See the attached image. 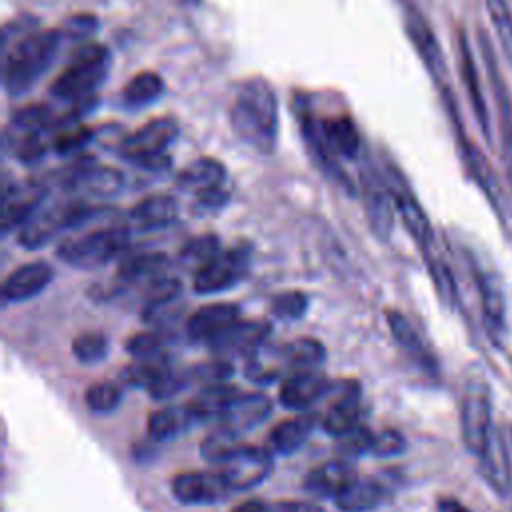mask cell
<instances>
[{
	"label": "cell",
	"mask_w": 512,
	"mask_h": 512,
	"mask_svg": "<svg viewBox=\"0 0 512 512\" xmlns=\"http://www.w3.org/2000/svg\"><path fill=\"white\" fill-rule=\"evenodd\" d=\"M234 136L260 154H272L278 142V98L264 78L244 80L230 102Z\"/></svg>",
	"instance_id": "1"
},
{
	"label": "cell",
	"mask_w": 512,
	"mask_h": 512,
	"mask_svg": "<svg viewBox=\"0 0 512 512\" xmlns=\"http://www.w3.org/2000/svg\"><path fill=\"white\" fill-rule=\"evenodd\" d=\"M62 44V32H30L12 46L4 48L2 80L10 98L24 96L52 66Z\"/></svg>",
	"instance_id": "2"
},
{
	"label": "cell",
	"mask_w": 512,
	"mask_h": 512,
	"mask_svg": "<svg viewBox=\"0 0 512 512\" xmlns=\"http://www.w3.org/2000/svg\"><path fill=\"white\" fill-rule=\"evenodd\" d=\"M130 246V228L128 226H108L86 232L76 238L64 240L56 256L72 268L94 270L110 260L124 254Z\"/></svg>",
	"instance_id": "3"
},
{
	"label": "cell",
	"mask_w": 512,
	"mask_h": 512,
	"mask_svg": "<svg viewBox=\"0 0 512 512\" xmlns=\"http://www.w3.org/2000/svg\"><path fill=\"white\" fill-rule=\"evenodd\" d=\"M108 70L110 52L100 44L84 46L54 80L50 94L58 100H86L106 80Z\"/></svg>",
	"instance_id": "4"
},
{
	"label": "cell",
	"mask_w": 512,
	"mask_h": 512,
	"mask_svg": "<svg viewBox=\"0 0 512 512\" xmlns=\"http://www.w3.org/2000/svg\"><path fill=\"white\" fill-rule=\"evenodd\" d=\"M178 138V124L172 118H156L128 134L118 152L122 158L146 170H166L170 166L168 148Z\"/></svg>",
	"instance_id": "5"
},
{
	"label": "cell",
	"mask_w": 512,
	"mask_h": 512,
	"mask_svg": "<svg viewBox=\"0 0 512 512\" xmlns=\"http://www.w3.org/2000/svg\"><path fill=\"white\" fill-rule=\"evenodd\" d=\"M252 262V246L238 242L212 260L196 268L194 272V292L198 294H216L228 290L242 282Z\"/></svg>",
	"instance_id": "6"
},
{
	"label": "cell",
	"mask_w": 512,
	"mask_h": 512,
	"mask_svg": "<svg viewBox=\"0 0 512 512\" xmlns=\"http://www.w3.org/2000/svg\"><path fill=\"white\" fill-rule=\"evenodd\" d=\"M460 430L466 448L482 456L494 430L490 422V392L486 382L480 378H470L464 388L460 408Z\"/></svg>",
	"instance_id": "7"
},
{
	"label": "cell",
	"mask_w": 512,
	"mask_h": 512,
	"mask_svg": "<svg viewBox=\"0 0 512 512\" xmlns=\"http://www.w3.org/2000/svg\"><path fill=\"white\" fill-rule=\"evenodd\" d=\"M50 122L52 110L44 104L18 110L6 128V146H10L22 162H38L46 152L42 132L50 126Z\"/></svg>",
	"instance_id": "8"
},
{
	"label": "cell",
	"mask_w": 512,
	"mask_h": 512,
	"mask_svg": "<svg viewBox=\"0 0 512 512\" xmlns=\"http://www.w3.org/2000/svg\"><path fill=\"white\" fill-rule=\"evenodd\" d=\"M274 468V454L266 446L240 444L216 470L234 492H244L264 482Z\"/></svg>",
	"instance_id": "9"
},
{
	"label": "cell",
	"mask_w": 512,
	"mask_h": 512,
	"mask_svg": "<svg viewBox=\"0 0 512 512\" xmlns=\"http://www.w3.org/2000/svg\"><path fill=\"white\" fill-rule=\"evenodd\" d=\"M382 178H384V182H386V186H388V190H390V194L394 198V204H396V208H398V212L402 216L404 226L408 228L412 238L418 242L422 252L430 254L432 252V242H434L432 226H430V220H428L426 212L422 210L420 202L412 194L410 186L406 184L402 174L392 164L384 166Z\"/></svg>",
	"instance_id": "10"
},
{
	"label": "cell",
	"mask_w": 512,
	"mask_h": 512,
	"mask_svg": "<svg viewBox=\"0 0 512 512\" xmlns=\"http://www.w3.org/2000/svg\"><path fill=\"white\" fill-rule=\"evenodd\" d=\"M326 396H330V404H328L320 424L328 436L338 438L360 424L362 390L356 380L346 378L336 384L330 382Z\"/></svg>",
	"instance_id": "11"
},
{
	"label": "cell",
	"mask_w": 512,
	"mask_h": 512,
	"mask_svg": "<svg viewBox=\"0 0 512 512\" xmlns=\"http://www.w3.org/2000/svg\"><path fill=\"white\" fill-rule=\"evenodd\" d=\"M360 190L364 200V210L372 232L386 240L394 228V198L382 178L372 166H362L360 170Z\"/></svg>",
	"instance_id": "12"
},
{
	"label": "cell",
	"mask_w": 512,
	"mask_h": 512,
	"mask_svg": "<svg viewBox=\"0 0 512 512\" xmlns=\"http://www.w3.org/2000/svg\"><path fill=\"white\" fill-rule=\"evenodd\" d=\"M172 496L190 506H206L226 500L234 490L218 470H194L182 472L172 478Z\"/></svg>",
	"instance_id": "13"
},
{
	"label": "cell",
	"mask_w": 512,
	"mask_h": 512,
	"mask_svg": "<svg viewBox=\"0 0 512 512\" xmlns=\"http://www.w3.org/2000/svg\"><path fill=\"white\" fill-rule=\"evenodd\" d=\"M270 324L266 320H236L222 334L210 340L206 346L212 354L228 358V356H252L262 346H266L270 338Z\"/></svg>",
	"instance_id": "14"
},
{
	"label": "cell",
	"mask_w": 512,
	"mask_h": 512,
	"mask_svg": "<svg viewBox=\"0 0 512 512\" xmlns=\"http://www.w3.org/2000/svg\"><path fill=\"white\" fill-rule=\"evenodd\" d=\"M272 414V402L262 392H240L222 412L218 424L242 436L254 430Z\"/></svg>",
	"instance_id": "15"
},
{
	"label": "cell",
	"mask_w": 512,
	"mask_h": 512,
	"mask_svg": "<svg viewBox=\"0 0 512 512\" xmlns=\"http://www.w3.org/2000/svg\"><path fill=\"white\" fill-rule=\"evenodd\" d=\"M330 382L324 374L314 370H300L290 374L278 392V400L286 410L304 412L328 394Z\"/></svg>",
	"instance_id": "16"
},
{
	"label": "cell",
	"mask_w": 512,
	"mask_h": 512,
	"mask_svg": "<svg viewBox=\"0 0 512 512\" xmlns=\"http://www.w3.org/2000/svg\"><path fill=\"white\" fill-rule=\"evenodd\" d=\"M52 278H54L52 264L44 260L26 262L6 276L2 284V300L4 304L28 300L40 294L52 282Z\"/></svg>",
	"instance_id": "17"
},
{
	"label": "cell",
	"mask_w": 512,
	"mask_h": 512,
	"mask_svg": "<svg viewBox=\"0 0 512 512\" xmlns=\"http://www.w3.org/2000/svg\"><path fill=\"white\" fill-rule=\"evenodd\" d=\"M240 320V306L234 302H214L200 306L186 322V332L194 342L208 344L228 326Z\"/></svg>",
	"instance_id": "18"
},
{
	"label": "cell",
	"mask_w": 512,
	"mask_h": 512,
	"mask_svg": "<svg viewBox=\"0 0 512 512\" xmlns=\"http://www.w3.org/2000/svg\"><path fill=\"white\" fill-rule=\"evenodd\" d=\"M356 476V468L348 458H336L312 468L306 474L302 486L312 496L334 500Z\"/></svg>",
	"instance_id": "19"
},
{
	"label": "cell",
	"mask_w": 512,
	"mask_h": 512,
	"mask_svg": "<svg viewBox=\"0 0 512 512\" xmlns=\"http://www.w3.org/2000/svg\"><path fill=\"white\" fill-rule=\"evenodd\" d=\"M404 24H406V32L408 38L412 40L416 52L420 54L422 62L426 64V68L430 70V74L440 82L446 76V66H444V58L440 52V46L430 30V26L426 24V20L422 18V14L414 8H406L404 10Z\"/></svg>",
	"instance_id": "20"
},
{
	"label": "cell",
	"mask_w": 512,
	"mask_h": 512,
	"mask_svg": "<svg viewBox=\"0 0 512 512\" xmlns=\"http://www.w3.org/2000/svg\"><path fill=\"white\" fill-rule=\"evenodd\" d=\"M316 426H318L316 414H300V416L282 420L268 434L266 448L274 456H290V454L298 452L308 442V438L312 436Z\"/></svg>",
	"instance_id": "21"
},
{
	"label": "cell",
	"mask_w": 512,
	"mask_h": 512,
	"mask_svg": "<svg viewBox=\"0 0 512 512\" xmlns=\"http://www.w3.org/2000/svg\"><path fill=\"white\" fill-rule=\"evenodd\" d=\"M458 62H460L462 82H464V88H466L472 112L476 116V122L480 124V130H482L484 138L490 140L492 132H490L488 106H486V100L482 96V88H480V78H478V70H476V64H474V56H472L468 40H466V36L462 32L458 34Z\"/></svg>",
	"instance_id": "22"
},
{
	"label": "cell",
	"mask_w": 512,
	"mask_h": 512,
	"mask_svg": "<svg viewBox=\"0 0 512 512\" xmlns=\"http://www.w3.org/2000/svg\"><path fill=\"white\" fill-rule=\"evenodd\" d=\"M44 190L36 184L12 186L4 190V212H2V232L8 234L12 228L22 226L42 204Z\"/></svg>",
	"instance_id": "23"
},
{
	"label": "cell",
	"mask_w": 512,
	"mask_h": 512,
	"mask_svg": "<svg viewBox=\"0 0 512 512\" xmlns=\"http://www.w3.org/2000/svg\"><path fill=\"white\" fill-rule=\"evenodd\" d=\"M178 218V202L170 194H154L132 206L128 220L140 230L166 228Z\"/></svg>",
	"instance_id": "24"
},
{
	"label": "cell",
	"mask_w": 512,
	"mask_h": 512,
	"mask_svg": "<svg viewBox=\"0 0 512 512\" xmlns=\"http://www.w3.org/2000/svg\"><path fill=\"white\" fill-rule=\"evenodd\" d=\"M198 424L190 404L158 408L148 416V438L154 442H168Z\"/></svg>",
	"instance_id": "25"
},
{
	"label": "cell",
	"mask_w": 512,
	"mask_h": 512,
	"mask_svg": "<svg viewBox=\"0 0 512 512\" xmlns=\"http://www.w3.org/2000/svg\"><path fill=\"white\" fill-rule=\"evenodd\" d=\"M122 186H124L122 174L106 166H82L74 170L66 180V188L80 190L92 196H112V194H118Z\"/></svg>",
	"instance_id": "26"
},
{
	"label": "cell",
	"mask_w": 512,
	"mask_h": 512,
	"mask_svg": "<svg viewBox=\"0 0 512 512\" xmlns=\"http://www.w3.org/2000/svg\"><path fill=\"white\" fill-rule=\"evenodd\" d=\"M170 268V258L162 252H144L134 254L118 266L116 278L124 284H148L160 276H166Z\"/></svg>",
	"instance_id": "27"
},
{
	"label": "cell",
	"mask_w": 512,
	"mask_h": 512,
	"mask_svg": "<svg viewBox=\"0 0 512 512\" xmlns=\"http://www.w3.org/2000/svg\"><path fill=\"white\" fill-rule=\"evenodd\" d=\"M384 484L376 478L356 476L336 498V506L342 512H370L384 500Z\"/></svg>",
	"instance_id": "28"
},
{
	"label": "cell",
	"mask_w": 512,
	"mask_h": 512,
	"mask_svg": "<svg viewBox=\"0 0 512 512\" xmlns=\"http://www.w3.org/2000/svg\"><path fill=\"white\" fill-rule=\"evenodd\" d=\"M322 136L332 150V154L342 156L346 160H354L360 152V134L354 122L348 116L324 118L318 122Z\"/></svg>",
	"instance_id": "29"
},
{
	"label": "cell",
	"mask_w": 512,
	"mask_h": 512,
	"mask_svg": "<svg viewBox=\"0 0 512 512\" xmlns=\"http://www.w3.org/2000/svg\"><path fill=\"white\" fill-rule=\"evenodd\" d=\"M226 180V168L214 158H198L186 168L180 170L176 182L182 190H190L194 194L220 188Z\"/></svg>",
	"instance_id": "30"
},
{
	"label": "cell",
	"mask_w": 512,
	"mask_h": 512,
	"mask_svg": "<svg viewBox=\"0 0 512 512\" xmlns=\"http://www.w3.org/2000/svg\"><path fill=\"white\" fill-rule=\"evenodd\" d=\"M238 388L230 386L226 382L216 384H204V388L188 402L192 412L196 414L198 422L204 420H218L226 406L238 396Z\"/></svg>",
	"instance_id": "31"
},
{
	"label": "cell",
	"mask_w": 512,
	"mask_h": 512,
	"mask_svg": "<svg viewBox=\"0 0 512 512\" xmlns=\"http://www.w3.org/2000/svg\"><path fill=\"white\" fill-rule=\"evenodd\" d=\"M172 360L166 352H158L152 356L134 358L122 372L120 380L134 388H150L156 380H160L168 370H172Z\"/></svg>",
	"instance_id": "32"
},
{
	"label": "cell",
	"mask_w": 512,
	"mask_h": 512,
	"mask_svg": "<svg viewBox=\"0 0 512 512\" xmlns=\"http://www.w3.org/2000/svg\"><path fill=\"white\" fill-rule=\"evenodd\" d=\"M386 322H388L390 332L396 338V342L414 358V362H418L426 370L436 368L432 354L426 350L420 336L416 334V330L412 328V324L406 320L404 314H400L398 310H386Z\"/></svg>",
	"instance_id": "33"
},
{
	"label": "cell",
	"mask_w": 512,
	"mask_h": 512,
	"mask_svg": "<svg viewBox=\"0 0 512 512\" xmlns=\"http://www.w3.org/2000/svg\"><path fill=\"white\" fill-rule=\"evenodd\" d=\"M282 358L290 368L294 370H314L326 360V348L316 338H296L280 346Z\"/></svg>",
	"instance_id": "34"
},
{
	"label": "cell",
	"mask_w": 512,
	"mask_h": 512,
	"mask_svg": "<svg viewBox=\"0 0 512 512\" xmlns=\"http://www.w3.org/2000/svg\"><path fill=\"white\" fill-rule=\"evenodd\" d=\"M164 92V80L156 72L136 74L122 90V102L126 108L138 110L156 102Z\"/></svg>",
	"instance_id": "35"
},
{
	"label": "cell",
	"mask_w": 512,
	"mask_h": 512,
	"mask_svg": "<svg viewBox=\"0 0 512 512\" xmlns=\"http://www.w3.org/2000/svg\"><path fill=\"white\" fill-rule=\"evenodd\" d=\"M460 142H462V150H464V158L470 168V174L474 176L478 186L486 192V196L492 200L496 210H502L504 200H502V192H500V186H498V180H496L492 168L486 164L482 152L476 146H472L464 138H460Z\"/></svg>",
	"instance_id": "36"
},
{
	"label": "cell",
	"mask_w": 512,
	"mask_h": 512,
	"mask_svg": "<svg viewBox=\"0 0 512 512\" xmlns=\"http://www.w3.org/2000/svg\"><path fill=\"white\" fill-rule=\"evenodd\" d=\"M480 458L484 462V470L492 486H496V490L500 492H506L510 486V460L506 454V446L496 432H492L490 442Z\"/></svg>",
	"instance_id": "37"
},
{
	"label": "cell",
	"mask_w": 512,
	"mask_h": 512,
	"mask_svg": "<svg viewBox=\"0 0 512 512\" xmlns=\"http://www.w3.org/2000/svg\"><path fill=\"white\" fill-rule=\"evenodd\" d=\"M240 436L224 426H216L200 444V454L206 462L218 466L220 462H224L242 442L238 440Z\"/></svg>",
	"instance_id": "38"
},
{
	"label": "cell",
	"mask_w": 512,
	"mask_h": 512,
	"mask_svg": "<svg viewBox=\"0 0 512 512\" xmlns=\"http://www.w3.org/2000/svg\"><path fill=\"white\" fill-rule=\"evenodd\" d=\"M492 26L496 30L498 42L502 46V52L508 60V66L512 68V8L508 0H484Z\"/></svg>",
	"instance_id": "39"
},
{
	"label": "cell",
	"mask_w": 512,
	"mask_h": 512,
	"mask_svg": "<svg viewBox=\"0 0 512 512\" xmlns=\"http://www.w3.org/2000/svg\"><path fill=\"white\" fill-rule=\"evenodd\" d=\"M84 402H86L88 410H92L96 414H110L122 402V388L108 380L96 382V384L88 386V390L84 392Z\"/></svg>",
	"instance_id": "40"
},
{
	"label": "cell",
	"mask_w": 512,
	"mask_h": 512,
	"mask_svg": "<svg viewBox=\"0 0 512 512\" xmlns=\"http://www.w3.org/2000/svg\"><path fill=\"white\" fill-rule=\"evenodd\" d=\"M72 354L82 364L102 362L108 354V338L102 332H82L72 340Z\"/></svg>",
	"instance_id": "41"
},
{
	"label": "cell",
	"mask_w": 512,
	"mask_h": 512,
	"mask_svg": "<svg viewBox=\"0 0 512 512\" xmlns=\"http://www.w3.org/2000/svg\"><path fill=\"white\" fill-rule=\"evenodd\" d=\"M222 252V242L216 234H200L192 240H188L182 250H180V258L188 264H196V268H200L202 264H206L208 260H212L216 254Z\"/></svg>",
	"instance_id": "42"
},
{
	"label": "cell",
	"mask_w": 512,
	"mask_h": 512,
	"mask_svg": "<svg viewBox=\"0 0 512 512\" xmlns=\"http://www.w3.org/2000/svg\"><path fill=\"white\" fill-rule=\"evenodd\" d=\"M480 294H482L484 316H486L488 324L492 326V330H496L504 322V294H502L498 280L484 276L480 280Z\"/></svg>",
	"instance_id": "43"
},
{
	"label": "cell",
	"mask_w": 512,
	"mask_h": 512,
	"mask_svg": "<svg viewBox=\"0 0 512 512\" xmlns=\"http://www.w3.org/2000/svg\"><path fill=\"white\" fill-rule=\"evenodd\" d=\"M168 340H170V336H168L166 328L138 332L126 340V352L132 354L134 358L152 356V354L164 352V346L168 344Z\"/></svg>",
	"instance_id": "44"
},
{
	"label": "cell",
	"mask_w": 512,
	"mask_h": 512,
	"mask_svg": "<svg viewBox=\"0 0 512 512\" xmlns=\"http://www.w3.org/2000/svg\"><path fill=\"white\" fill-rule=\"evenodd\" d=\"M372 438H374V432L364 424H358L350 432L336 438V450L342 458H358V456L370 454Z\"/></svg>",
	"instance_id": "45"
},
{
	"label": "cell",
	"mask_w": 512,
	"mask_h": 512,
	"mask_svg": "<svg viewBox=\"0 0 512 512\" xmlns=\"http://www.w3.org/2000/svg\"><path fill=\"white\" fill-rule=\"evenodd\" d=\"M194 382V376H192V368H186V370H180V368H172L168 370L160 380H156L148 392L154 400H166V398H172L176 394H180L184 388H188L190 384Z\"/></svg>",
	"instance_id": "46"
},
{
	"label": "cell",
	"mask_w": 512,
	"mask_h": 512,
	"mask_svg": "<svg viewBox=\"0 0 512 512\" xmlns=\"http://www.w3.org/2000/svg\"><path fill=\"white\" fill-rule=\"evenodd\" d=\"M270 310L280 320H298L308 310V296L300 290H286L274 296Z\"/></svg>",
	"instance_id": "47"
},
{
	"label": "cell",
	"mask_w": 512,
	"mask_h": 512,
	"mask_svg": "<svg viewBox=\"0 0 512 512\" xmlns=\"http://www.w3.org/2000/svg\"><path fill=\"white\" fill-rule=\"evenodd\" d=\"M232 374H234V366L230 364V360H226L222 356L216 360H208V362L192 366L194 382H202V384L226 382Z\"/></svg>",
	"instance_id": "48"
},
{
	"label": "cell",
	"mask_w": 512,
	"mask_h": 512,
	"mask_svg": "<svg viewBox=\"0 0 512 512\" xmlns=\"http://www.w3.org/2000/svg\"><path fill=\"white\" fill-rule=\"evenodd\" d=\"M404 450H406V438L402 436V432H398L394 428H384L380 432H374L372 448H370L372 456L390 458V456H396Z\"/></svg>",
	"instance_id": "49"
},
{
	"label": "cell",
	"mask_w": 512,
	"mask_h": 512,
	"mask_svg": "<svg viewBox=\"0 0 512 512\" xmlns=\"http://www.w3.org/2000/svg\"><path fill=\"white\" fill-rule=\"evenodd\" d=\"M90 136L92 134L86 128H74V130L68 128L54 138V150L58 154H70V152L82 148L90 140Z\"/></svg>",
	"instance_id": "50"
},
{
	"label": "cell",
	"mask_w": 512,
	"mask_h": 512,
	"mask_svg": "<svg viewBox=\"0 0 512 512\" xmlns=\"http://www.w3.org/2000/svg\"><path fill=\"white\" fill-rule=\"evenodd\" d=\"M268 512H324V508L308 500H278L268 504Z\"/></svg>",
	"instance_id": "51"
},
{
	"label": "cell",
	"mask_w": 512,
	"mask_h": 512,
	"mask_svg": "<svg viewBox=\"0 0 512 512\" xmlns=\"http://www.w3.org/2000/svg\"><path fill=\"white\" fill-rule=\"evenodd\" d=\"M228 192L224 190V186L220 188H212V190H204V192H198L196 194V202L198 206L206 208V210H216V208H222L226 202H228Z\"/></svg>",
	"instance_id": "52"
},
{
	"label": "cell",
	"mask_w": 512,
	"mask_h": 512,
	"mask_svg": "<svg viewBox=\"0 0 512 512\" xmlns=\"http://www.w3.org/2000/svg\"><path fill=\"white\" fill-rule=\"evenodd\" d=\"M98 26V22L92 18V16H76V18H72L68 24H66V32L64 34H68V36H74V38H78V36H88V34H92V30Z\"/></svg>",
	"instance_id": "53"
},
{
	"label": "cell",
	"mask_w": 512,
	"mask_h": 512,
	"mask_svg": "<svg viewBox=\"0 0 512 512\" xmlns=\"http://www.w3.org/2000/svg\"><path fill=\"white\" fill-rule=\"evenodd\" d=\"M232 512H268V504L260 498H254V500H246V502L238 504Z\"/></svg>",
	"instance_id": "54"
}]
</instances>
